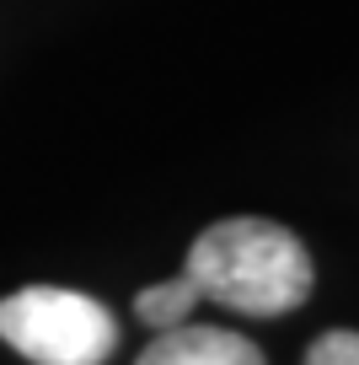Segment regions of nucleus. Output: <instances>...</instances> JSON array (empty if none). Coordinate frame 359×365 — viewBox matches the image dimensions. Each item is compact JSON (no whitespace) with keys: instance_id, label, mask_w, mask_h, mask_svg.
<instances>
[{"instance_id":"obj_2","label":"nucleus","mask_w":359,"mask_h":365,"mask_svg":"<svg viewBox=\"0 0 359 365\" xmlns=\"http://www.w3.org/2000/svg\"><path fill=\"white\" fill-rule=\"evenodd\" d=\"M0 339L33 365H108L118 317L80 290L27 285L0 301Z\"/></svg>"},{"instance_id":"obj_1","label":"nucleus","mask_w":359,"mask_h":365,"mask_svg":"<svg viewBox=\"0 0 359 365\" xmlns=\"http://www.w3.org/2000/svg\"><path fill=\"white\" fill-rule=\"evenodd\" d=\"M204 301L241 317H284L311 296V252L279 220L258 215H231L199 231L188 247V269Z\"/></svg>"},{"instance_id":"obj_3","label":"nucleus","mask_w":359,"mask_h":365,"mask_svg":"<svg viewBox=\"0 0 359 365\" xmlns=\"http://www.w3.org/2000/svg\"><path fill=\"white\" fill-rule=\"evenodd\" d=\"M135 365H269V360L252 339H241L231 328L177 322V328H161Z\"/></svg>"},{"instance_id":"obj_4","label":"nucleus","mask_w":359,"mask_h":365,"mask_svg":"<svg viewBox=\"0 0 359 365\" xmlns=\"http://www.w3.org/2000/svg\"><path fill=\"white\" fill-rule=\"evenodd\" d=\"M199 285H193L188 274H177V279H161V285H145L135 296V317L145 322V328H177V322L193 317V307H199Z\"/></svg>"},{"instance_id":"obj_5","label":"nucleus","mask_w":359,"mask_h":365,"mask_svg":"<svg viewBox=\"0 0 359 365\" xmlns=\"http://www.w3.org/2000/svg\"><path fill=\"white\" fill-rule=\"evenodd\" d=\"M306 365H359V333L333 328L306 349Z\"/></svg>"}]
</instances>
